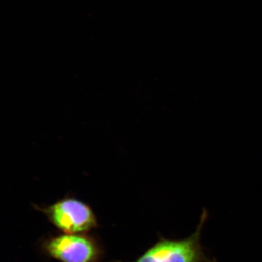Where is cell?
<instances>
[{"instance_id":"1","label":"cell","mask_w":262,"mask_h":262,"mask_svg":"<svg viewBox=\"0 0 262 262\" xmlns=\"http://www.w3.org/2000/svg\"><path fill=\"white\" fill-rule=\"evenodd\" d=\"M208 212L203 210L196 230L186 238H161L132 262H217L206 254L201 243Z\"/></svg>"},{"instance_id":"2","label":"cell","mask_w":262,"mask_h":262,"mask_svg":"<svg viewBox=\"0 0 262 262\" xmlns=\"http://www.w3.org/2000/svg\"><path fill=\"white\" fill-rule=\"evenodd\" d=\"M39 246L44 256L59 262H101L104 255L98 239L87 233L51 234Z\"/></svg>"},{"instance_id":"3","label":"cell","mask_w":262,"mask_h":262,"mask_svg":"<svg viewBox=\"0 0 262 262\" xmlns=\"http://www.w3.org/2000/svg\"><path fill=\"white\" fill-rule=\"evenodd\" d=\"M34 208L62 233L86 234L98 227L92 208L75 196H66L49 206L34 205Z\"/></svg>"}]
</instances>
